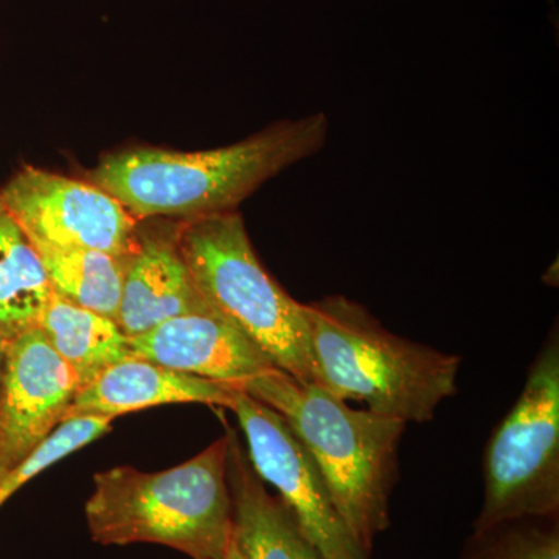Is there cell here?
<instances>
[{"mask_svg":"<svg viewBox=\"0 0 559 559\" xmlns=\"http://www.w3.org/2000/svg\"><path fill=\"white\" fill-rule=\"evenodd\" d=\"M79 389L39 326L9 341L0 382V480L61 425Z\"/></svg>","mask_w":559,"mask_h":559,"instance_id":"cell-9","label":"cell"},{"mask_svg":"<svg viewBox=\"0 0 559 559\" xmlns=\"http://www.w3.org/2000/svg\"><path fill=\"white\" fill-rule=\"evenodd\" d=\"M179 249L198 289L278 370L322 388L305 305L264 270L237 210L180 221Z\"/></svg>","mask_w":559,"mask_h":559,"instance_id":"cell-5","label":"cell"},{"mask_svg":"<svg viewBox=\"0 0 559 559\" xmlns=\"http://www.w3.org/2000/svg\"><path fill=\"white\" fill-rule=\"evenodd\" d=\"M459 559H559V516L521 518L474 530Z\"/></svg>","mask_w":559,"mask_h":559,"instance_id":"cell-17","label":"cell"},{"mask_svg":"<svg viewBox=\"0 0 559 559\" xmlns=\"http://www.w3.org/2000/svg\"><path fill=\"white\" fill-rule=\"evenodd\" d=\"M38 326L80 382L97 380L114 364L130 358V337L119 323L51 293Z\"/></svg>","mask_w":559,"mask_h":559,"instance_id":"cell-14","label":"cell"},{"mask_svg":"<svg viewBox=\"0 0 559 559\" xmlns=\"http://www.w3.org/2000/svg\"><path fill=\"white\" fill-rule=\"evenodd\" d=\"M131 355L202 380L237 388L277 369L218 312H198L165 320L130 337Z\"/></svg>","mask_w":559,"mask_h":559,"instance_id":"cell-10","label":"cell"},{"mask_svg":"<svg viewBox=\"0 0 559 559\" xmlns=\"http://www.w3.org/2000/svg\"><path fill=\"white\" fill-rule=\"evenodd\" d=\"M278 412L318 466L334 506L360 549L389 528L399 480V452L407 423L353 409L320 385L274 369L237 385Z\"/></svg>","mask_w":559,"mask_h":559,"instance_id":"cell-2","label":"cell"},{"mask_svg":"<svg viewBox=\"0 0 559 559\" xmlns=\"http://www.w3.org/2000/svg\"><path fill=\"white\" fill-rule=\"evenodd\" d=\"M7 347H9V341L0 336V382H2L3 367H5Z\"/></svg>","mask_w":559,"mask_h":559,"instance_id":"cell-19","label":"cell"},{"mask_svg":"<svg viewBox=\"0 0 559 559\" xmlns=\"http://www.w3.org/2000/svg\"><path fill=\"white\" fill-rule=\"evenodd\" d=\"M227 484L234 511V540L245 559H322L296 518L272 496L242 450L237 432L226 425Z\"/></svg>","mask_w":559,"mask_h":559,"instance_id":"cell-13","label":"cell"},{"mask_svg":"<svg viewBox=\"0 0 559 559\" xmlns=\"http://www.w3.org/2000/svg\"><path fill=\"white\" fill-rule=\"evenodd\" d=\"M237 388L167 369L130 356L83 385L66 411L62 423L76 417H108L162 406L200 403L229 409Z\"/></svg>","mask_w":559,"mask_h":559,"instance_id":"cell-12","label":"cell"},{"mask_svg":"<svg viewBox=\"0 0 559 559\" xmlns=\"http://www.w3.org/2000/svg\"><path fill=\"white\" fill-rule=\"evenodd\" d=\"M329 130V117L316 112L218 150L123 151L103 159L87 180L112 194L138 221L204 218L234 212L261 183L318 153Z\"/></svg>","mask_w":559,"mask_h":559,"instance_id":"cell-1","label":"cell"},{"mask_svg":"<svg viewBox=\"0 0 559 559\" xmlns=\"http://www.w3.org/2000/svg\"><path fill=\"white\" fill-rule=\"evenodd\" d=\"M51 293L38 253L0 202V336L11 341L38 326Z\"/></svg>","mask_w":559,"mask_h":559,"instance_id":"cell-15","label":"cell"},{"mask_svg":"<svg viewBox=\"0 0 559 559\" xmlns=\"http://www.w3.org/2000/svg\"><path fill=\"white\" fill-rule=\"evenodd\" d=\"M484 506L474 530L559 516V337L555 326L530 366L520 399L484 454Z\"/></svg>","mask_w":559,"mask_h":559,"instance_id":"cell-6","label":"cell"},{"mask_svg":"<svg viewBox=\"0 0 559 559\" xmlns=\"http://www.w3.org/2000/svg\"><path fill=\"white\" fill-rule=\"evenodd\" d=\"M227 450L224 433L171 469L119 466L95 474L86 502L92 539L103 546L160 544L191 559H224L234 539Z\"/></svg>","mask_w":559,"mask_h":559,"instance_id":"cell-3","label":"cell"},{"mask_svg":"<svg viewBox=\"0 0 559 559\" xmlns=\"http://www.w3.org/2000/svg\"><path fill=\"white\" fill-rule=\"evenodd\" d=\"M112 418L76 417L61 423L35 451L0 480V507L33 477L108 433Z\"/></svg>","mask_w":559,"mask_h":559,"instance_id":"cell-18","label":"cell"},{"mask_svg":"<svg viewBox=\"0 0 559 559\" xmlns=\"http://www.w3.org/2000/svg\"><path fill=\"white\" fill-rule=\"evenodd\" d=\"M0 202L31 241L119 259H130L138 248L140 221L90 180L25 167L0 190Z\"/></svg>","mask_w":559,"mask_h":559,"instance_id":"cell-8","label":"cell"},{"mask_svg":"<svg viewBox=\"0 0 559 559\" xmlns=\"http://www.w3.org/2000/svg\"><path fill=\"white\" fill-rule=\"evenodd\" d=\"M224 559H245L242 558L240 550H238L237 544H235L234 539H231L229 550H227L226 557H224Z\"/></svg>","mask_w":559,"mask_h":559,"instance_id":"cell-20","label":"cell"},{"mask_svg":"<svg viewBox=\"0 0 559 559\" xmlns=\"http://www.w3.org/2000/svg\"><path fill=\"white\" fill-rule=\"evenodd\" d=\"M51 289L66 299L117 322L128 261L94 249L58 248L31 241Z\"/></svg>","mask_w":559,"mask_h":559,"instance_id":"cell-16","label":"cell"},{"mask_svg":"<svg viewBox=\"0 0 559 559\" xmlns=\"http://www.w3.org/2000/svg\"><path fill=\"white\" fill-rule=\"evenodd\" d=\"M322 388L404 423H429L457 392L462 358L392 333L344 296L305 305Z\"/></svg>","mask_w":559,"mask_h":559,"instance_id":"cell-4","label":"cell"},{"mask_svg":"<svg viewBox=\"0 0 559 559\" xmlns=\"http://www.w3.org/2000/svg\"><path fill=\"white\" fill-rule=\"evenodd\" d=\"M179 226L139 227L138 248L128 261L117 316L128 337L179 316L216 312L202 297L183 260Z\"/></svg>","mask_w":559,"mask_h":559,"instance_id":"cell-11","label":"cell"},{"mask_svg":"<svg viewBox=\"0 0 559 559\" xmlns=\"http://www.w3.org/2000/svg\"><path fill=\"white\" fill-rule=\"evenodd\" d=\"M230 411L237 415L253 469L296 518L322 559H369L334 506L310 454L285 418L237 388Z\"/></svg>","mask_w":559,"mask_h":559,"instance_id":"cell-7","label":"cell"}]
</instances>
